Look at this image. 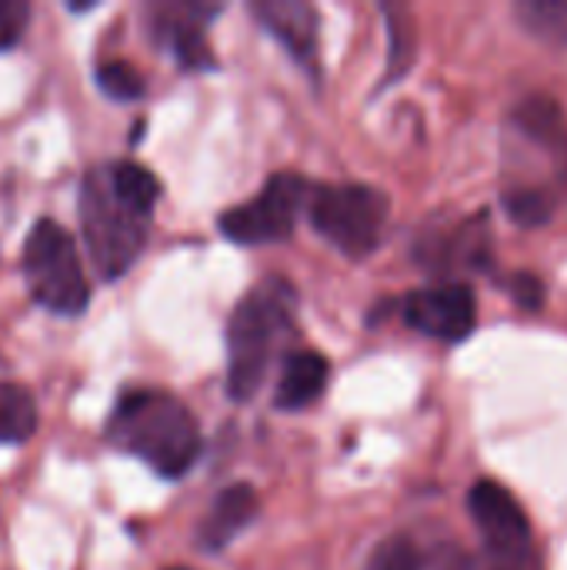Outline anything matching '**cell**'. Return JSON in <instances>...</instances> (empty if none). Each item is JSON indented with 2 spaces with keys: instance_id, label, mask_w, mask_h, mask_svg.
<instances>
[{
  "instance_id": "12",
  "label": "cell",
  "mask_w": 567,
  "mask_h": 570,
  "mask_svg": "<svg viewBox=\"0 0 567 570\" xmlns=\"http://www.w3.org/2000/svg\"><path fill=\"white\" fill-rule=\"evenodd\" d=\"M257 508H261L257 504V491L251 484H231V488H224L214 498L211 511L204 514V521L197 528V544L204 551L227 548L257 518Z\"/></svg>"
},
{
  "instance_id": "13",
  "label": "cell",
  "mask_w": 567,
  "mask_h": 570,
  "mask_svg": "<svg viewBox=\"0 0 567 570\" xmlns=\"http://www.w3.org/2000/svg\"><path fill=\"white\" fill-rule=\"evenodd\" d=\"M328 387V361L314 351H297L284 361V374L274 394L281 411H301Z\"/></svg>"
},
{
  "instance_id": "21",
  "label": "cell",
  "mask_w": 567,
  "mask_h": 570,
  "mask_svg": "<svg viewBox=\"0 0 567 570\" xmlns=\"http://www.w3.org/2000/svg\"><path fill=\"white\" fill-rule=\"evenodd\" d=\"M515 291H518V297L528 307H538L541 304V284L535 277H515Z\"/></svg>"
},
{
  "instance_id": "7",
  "label": "cell",
  "mask_w": 567,
  "mask_h": 570,
  "mask_svg": "<svg viewBox=\"0 0 567 570\" xmlns=\"http://www.w3.org/2000/svg\"><path fill=\"white\" fill-rule=\"evenodd\" d=\"M304 204V180L297 174H274L247 204L231 207L221 217V234L234 244H274L287 240Z\"/></svg>"
},
{
  "instance_id": "22",
  "label": "cell",
  "mask_w": 567,
  "mask_h": 570,
  "mask_svg": "<svg viewBox=\"0 0 567 570\" xmlns=\"http://www.w3.org/2000/svg\"><path fill=\"white\" fill-rule=\"evenodd\" d=\"M438 570H485V564L471 561L468 554H448V561H441Z\"/></svg>"
},
{
  "instance_id": "5",
  "label": "cell",
  "mask_w": 567,
  "mask_h": 570,
  "mask_svg": "<svg viewBox=\"0 0 567 570\" xmlns=\"http://www.w3.org/2000/svg\"><path fill=\"white\" fill-rule=\"evenodd\" d=\"M20 267H23L30 297L40 307H47L50 314H60V317L84 314V307L90 301L87 274L80 267L74 237L57 220L40 217L30 227V234L23 240Z\"/></svg>"
},
{
  "instance_id": "15",
  "label": "cell",
  "mask_w": 567,
  "mask_h": 570,
  "mask_svg": "<svg viewBox=\"0 0 567 570\" xmlns=\"http://www.w3.org/2000/svg\"><path fill=\"white\" fill-rule=\"evenodd\" d=\"M110 174H114L117 190H120L130 204H137L140 210L154 214V204L160 200V180H157L147 167H140V164H134V160H114V164H110Z\"/></svg>"
},
{
  "instance_id": "8",
  "label": "cell",
  "mask_w": 567,
  "mask_h": 570,
  "mask_svg": "<svg viewBox=\"0 0 567 570\" xmlns=\"http://www.w3.org/2000/svg\"><path fill=\"white\" fill-rule=\"evenodd\" d=\"M468 508L485 534L488 558H531L528 518L501 484L478 481L468 494Z\"/></svg>"
},
{
  "instance_id": "19",
  "label": "cell",
  "mask_w": 567,
  "mask_h": 570,
  "mask_svg": "<svg viewBox=\"0 0 567 570\" xmlns=\"http://www.w3.org/2000/svg\"><path fill=\"white\" fill-rule=\"evenodd\" d=\"M518 13L525 17V23H528L535 33L567 40V3L535 0V3H521V10H518Z\"/></svg>"
},
{
  "instance_id": "16",
  "label": "cell",
  "mask_w": 567,
  "mask_h": 570,
  "mask_svg": "<svg viewBox=\"0 0 567 570\" xmlns=\"http://www.w3.org/2000/svg\"><path fill=\"white\" fill-rule=\"evenodd\" d=\"M94 77H97V87L107 97H114V100H137V97H144V77L127 60H104Z\"/></svg>"
},
{
  "instance_id": "10",
  "label": "cell",
  "mask_w": 567,
  "mask_h": 570,
  "mask_svg": "<svg viewBox=\"0 0 567 570\" xmlns=\"http://www.w3.org/2000/svg\"><path fill=\"white\" fill-rule=\"evenodd\" d=\"M217 13V7H201V3H167L154 7V30L170 43L174 57L187 70H211L214 53L204 33V20Z\"/></svg>"
},
{
  "instance_id": "6",
  "label": "cell",
  "mask_w": 567,
  "mask_h": 570,
  "mask_svg": "<svg viewBox=\"0 0 567 570\" xmlns=\"http://www.w3.org/2000/svg\"><path fill=\"white\" fill-rule=\"evenodd\" d=\"M311 224L348 257H368L388 224V197L368 184H328L311 194Z\"/></svg>"
},
{
  "instance_id": "18",
  "label": "cell",
  "mask_w": 567,
  "mask_h": 570,
  "mask_svg": "<svg viewBox=\"0 0 567 570\" xmlns=\"http://www.w3.org/2000/svg\"><path fill=\"white\" fill-rule=\"evenodd\" d=\"M388 13V27H391V70H388V80H394L401 70L411 67V53H414V30H411V17L408 10H394V7H384Z\"/></svg>"
},
{
  "instance_id": "3",
  "label": "cell",
  "mask_w": 567,
  "mask_h": 570,
  "mask_svg": "<svg viewBox=\"0 0 567 570\" xmlns=\"http://www.w3.org/2000/svg\"><path fill=\"white\" fill-rule=\"evenodd\" d=\"M294 291L271 277L257 284L231 314L227 324V394L234 401H251L271 367L274 347L284 331H291Z\"/></svg>"
},
{
  "instance_id": "9",
  "label": "cell",
  "mask_w": 567,
  "mask_h": 570,
  "mask_svg": "<svg viewBox=\"0 0 567 570\" xmlns=\"http://www.w3.org/2000/svg\"><path fill=\"white\" fill-rule=\"evenodd\" d=\"M404 321L414 331H421V334H428L434 341L458 344L475 331L478 304H475L471 287H465V284H438V287L414 291L404 301Z\"/></svg>"
},
{
  "instance_id": "20",
  "label": "cell",
  "mask_w": 567,
  "mask_h": 570,
  "mask_svg": "<svg viewBox=\"0 0 567 570\" xmlns=\"http://www.w3.org/2000/svg\"><path fill=\"white\" fill-rule=\"evenodd\" d=\"M30 20V3L27 0H0V50H10Z\"/></svg>"
},
{
  "instance_id": "2",
  "label": "cell",
  "mask_w": 567,
  "mask_h": 570,
  "mask_svg": "<svg viewBox=\"0 0 567 570\" xmlns=\"http://www.w3.org/2000/svg\"><path fill=\"white\" fill-rule=\"evenodd\" d=\"M107 438L120 451L150 464L160 478H184L201 454V431L194 414L164 391H127L120 394Z\"/></svg>"
},
{
  "instance_id": "4",
  "label": "cell",
  "mask_w": 567,
  "mask_h": 570,
  "mask_svg": "<svg viewBox=\"0 0 567 570\" xmlns=\"http://www.w3.org/2000/svg\"><path fill=\"white\" fill-rule=\"evenodd\" d=\"M80 230L90 250V261L97 264L100 277L114 281L130 271V264L140 257L150 230V214L130 204L110 174V164L90 167L80 180Z\"/></svg>"
},
{
  "instance_id": "23",
  "label": "cell",
  "mask_w": 567,
  "mask_h": 570,
  "mask_svg": "<svg viewBox=\"0 0 567 570\" xmlns=\"http://www.w3.org/2000/svg\"><path fill=\"white\" fill-rule=\"evenodd\" d=\"M174 570H187V568H174Z\"/></svg>"
},
{
  "instance_id": "1",
  "label": "cell",
  "mask_w": 567,
  "mask_h": 570,
  "mask_svg": "<svg viewBox=\"0 0 567 570\" xmlns=\"http://www.w3.org/2000/svg\"><path fill=\"white\" fill-rule=\"evenodd\" d=\"M567 197V117L548 97L521 100L505 130V207L521 227L555 217Z\"/></svg>"
},
{
  "instance_id": "14",
  "label": "cell",
  "mask_w": 567,
  "mask_h": 570,
  "mask_svg": "<svg viewBox=\"0 0 567 570\" xmlns=\"http://www.w3.org/2000/svg\"><path fill=\"white\" fill-rule=\"evenodd\" d=\"M37 431V404L27 387L0 384V444H23Z\"/></svg>"
},
{
  "instance_id": "11",
  "label": "cell",
  "mask_w": 567,
  "mask_h": 570,
  "mask_svg": "<svg viewBox=\"0 0 567 570\" xmlns=\"http://www.w3.org/2000/svg\"><path fill=\"white\" fill-rule=\"evenodd\" d=\"M254 13L261 23L304 63L317 53V10L304 0H257Z\"/></svg>"
},
{
  "instance_id": "17",
  "label": "cell",
  "mask_w": 567,
  "mask_h": 570,
  "mask_svg": "<svg viewBox=\"0 0 567 570\" xmlns=\"http://www.w3.org/2000/svg\"><path fill=\"white\" fill-rule=\"evenodd\" d=\"M368 570H424V554L411 538L394 534L374 548Z\"/></svg>"
}]
</instances>
